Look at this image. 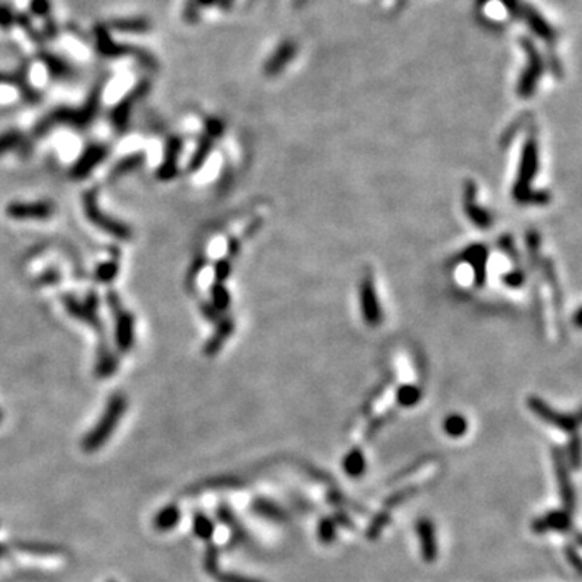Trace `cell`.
Segmentation results:
<instances>
[{
	"label": "cell",
	"instance_id": "obj_24",
	"mask_svg": "<svg viewBox=\"0 0 582 582\" xmlns=\"http://www.w3.org/2000/svg\"><path fill=\"white\" fill-rule=\"evenodd\" d=\"M343 471L349 477H358L366 473V458L361 448H353L351 452L345 456L343 459Z\"/></svg>",
	"mask_w": 582,
	"mask_h": 582
},
{
	"label": "cell",
	"instance_id": "obj_40",
	"mask_svg": "<svg viewBox=\"0 0 582 582\" xmlns=\"http://www.w3.org/2000/svg\"><path fill=\"white\" fill-rule=\"evenodd\" d=\"M217 582H262L258 579L248 578V576L237 574V573H227V571H219V573L214 576Z\"/></svg>",
	"mask_w": 582,
	"mask_h": 582
},
{
	"label": "cell",
	"instance_id": "obj_4",
	"mask_svg": "<svg viewBox=\"0 0 582 582\" xmlns=\"http://www.w3.org/2000/svg\"><path fill=\"white\" fill-rule=\"evenodd\" d=\"M107 304L115 321V343L120 353H128L134 345V316L125 309L118 293H107Z\"/></svg>",
	"mask_w": 582,
	"mask_h": 582
},
{
	"label": "cell",
	"instance_id": "obj_49",
	"mask_svg": "<svg viewBox=\"0 0 582 582\" xmlns=\"http://www.w3.org/2000/svg\"><path fill=\"white\" fill-rule=\"evenodd\" d=\"M5 553H7V547H5V545L0 543V558H2Z\"/></svg>",
	"mask_w": 582,
	"mask_h": 582
},
{
	"label": "cell",
	"instance_id": "obj_8",
	"mask_svg": "<svg viewBox=\"0 0 582 582\" xmlns=\"http://www.w3.org/2000/svg\"><path fill=\"white\" fill-rule=\"evenodd\" d=\"M552 458H553V464H555V474H557V479H558L561 501H563L564 510L573 515L576 510V492H574L573 480H571L569 466L566 464L564 455L560 448H553Z\"/></svg>",
	"mask_w": 582,
	"mask_h": 582
},
{
	"label": "cell",
	"instance_id": "obj_31",
	"mask_svg": "<svg viewBox=\"0 0 582 582\" xmlns=\"http://www.w3.org/2000/svg\"><path fill=\"white\" fill-rule=\"evenodd\" d=\"M443 431L447 432L450 437H461L468 431V421L459 414H452L445 419L443 422Z\"/></svg>",
	"mask_w": 582,
	"mask_h": 582
},
{
	"label": "cell",
	"instance_id": "obj_5",
	"mask_svg": "<svg viewBox=\"0 0 582 582\" xmlns=\"http://www.w3.org/2000/svg\"><path fill=\"white\" fill-rule=\"evenodd\" d=\"M83 206H85V214L89 222L96 225L97 228H101L102 232L109 233L110 237L128 241L131 240V228L128 225H125L118 220L109 217L107 214H104L101 209H99L97 204V193L96 191H86L85 196H83Z\"/></svg>",
	"mask_w": 582,
	"mask_h": 582
},
{
	"label": "cell",
	"instance_id": "obj_6",
	"mask_svg": "<svg viewBox=\"0 0 582 582\" xmlns=\"http://www.w3.org/2000/svg\"><path fill=\"white\" fill-rule=\"evenodd\" d=\"M151 91V81L149 80H141L136 83V85L130 89V91L125 94V96L120 99L112 110H110V123H112L113 130L117 133H125L128 130L131 112L136 106V102H139L141 99L146 97Z\"/></svg>",
	"mask_w": 582,
	"mask_h": 582
},
{
	"label": "cell",
	"instance_id": "obj_42",
	"mask_svg": "<svg viewBox=\"0 0 582 582\" xmlns=\"http://www.w3.org/2000/svg\"><path fill=\"white\" fill-rule=\"evenodd\" d=\"M183 20L186 23H196L199 20V5L194 0H186L183 7Z\"/></svg>",
	"mask_w": 582,
	"mask_h": 582
},
{
	"label": "cell",
	"instance_id": "obj_25",
	"mask_svg": "<svg viewBox=\"0 0 582 582\" xmlns=\"http://www.w3.org/2000/svg\"><path fill=\"white\" fill-rule=\"evenodd\" d=\"M146 162V154L144 152H134V154L125 155L123 159H120L117 164H115L112 173H110V178H118L127 175V173L139 169Z\"/></svg>",
	"mask_w": 582,
	"mask_h": 582
},
{
	"label": "cell",
	"instance_id": "obj_13",
	"mask_svg": "<svg viewBox=\"0 0 582 582\" xmlns=\"http://www.w3.org/2000/svg\"><path fill=\"white\" fill-rule=\"evenodd\" d=\"M39 59L46 67L47 75L52 81H73L76 78V70L65 57H62L55 52L41 50Z\"/></svg>",
	"mask_w": 582,
	"mask_h": 582
},
{
	"label": "cell",
	"instance_id": "obj_26",
	"mask_svg": "<svg viewBox=\"0 0 582 582\" xmlns=\"http://www.w3.org/2000/svg\"><path fill=\"white\" fill-rule=\"evenodd\" d=\"M193 532L198 539L209 542L216 534V524L202 511H196L193 515Z\"/></svg>",
	"mask_w": 582,
	"mask_h": 582
},
{
	"label": "cell",
	"instance_id": "obj_34",
	"mask_svg": "<svg viewBox=\"0 0 582 582\" xmlns=\"http://www.w3.org/2000/svg\"><path fill=\"white\" fill-rule=\"evenodd\" d=\"M396 398H398V403H400L401 406H414L419 401V398H421V392L417 390V387L406 385V387H401L400 390H398Z\"/></svg>",
	"mask_w": 582,
	"mask_h": 582
},
{
	"label": "cell",
	"instance_id": "obj_17",
	"mask_svg": "<svg viewBox=\"0 0 582 582\" xmlns=\"http://www.w3.org/2000/svg\"><path fill=\"white\" fill-rule=\"evenodd\" d=\"M416 531L419 542H421V555L426 563H434L437 560L438 547H437V537H435V527L434 522L427 518H421L416 522Z\"/></svg>",
	"mask_w": 582,
	"mask_h": 582
},
{
	"label": "cell",
	"instance_id": "obj_10",
	"mask_svg": "<svg viewBox=\"0 0 582 582\" xmlns=\"http://www.w3.org/2000/svg\"><path fill=\"white\" fill-rule=\"evenodd\" d=\"M107 155H109V148L106 144H101V143L89 144L88 148L81 152L80 159L73 164L71 170H70L71 178H75V180H83V178L89 176L94 170H96L97 165H101L102 162L107 159Z\"/></svg>",
	"mask_w": 582,
	"mask_h": 582
},
{
	"label": "cell",
	"instance_id": "obj_9",
	"mask_svg": "<svg viewBox=\"0 0 582 582\" xmlns=\"http://www.w3.org/2000/svg\"><path fill=\"white\" fill-rule=\"evenodd\" d=\"M527 406L531 408V410L536 413V416L542 419V421L552 424L560 431L563 432H568V434H573L576 432V429L579 426V419L578 417H573L569 416V414H561L558 411H555L553 408H550L547 403L539 400L536 396H531L527 400Z\"/></svg>",
	"mask_w": 582,
	"mask_h": 582
},
{
	"label": "cell",
	"instance_id": "obj_22",
	"mask_svg": "<svg viewBox=\"0 0 582 582\" xmlns=\"http://www.w3.org/2000/svg\"><path fill=\"white\" fill-rule=\"evenodd\" d=\"M251 508H253V511L256 513V515L269 519V521L285 522L288 519L285 510L277 505V503L267 500V498H262V497L254 498Z\"/></svg>",
	"mask_w": 582,
	"mask_h": 582
},
{
	"label": "cell",
	"instance_id": "obj_38",
	"mask_svg": "<svg viewBox=\"0 0 582 582\" xmlns=\"http://www.w3.org/2000/svg\"><path fill=\"white\" fill-rule=\"evenodd\" d=\"M204 568H206V573L211 576H216L220 568H219V548L216 545H211L206 552V560H204Z\"/></svg>",
	"mask_w": 582,
	"mask_h": 582
},
{
	"label": "cell",
	"instance_id": "obj_45",
	"mask_svg": "<svg viewBox=\"0 0 582 582\" xmlns=\"http://www.w3.org/2000/svg\"><path fill=\"white\" fill-rule=\"evenodd\" d=\"M15 547L20 550H25V552H34V553H54L55 548L50 547V545H39V543H17Z\"/></svg>",
	"mask_w": 582,
	"mask_h": 582
},
{
	"label": "cell",
	"instance_id": "obj_16",
	"mask_svg": "<svg viewBox=\"0 0 582 582\" xmlns=\"http://www.w3.org/2000/svg\"><path fill=\"white\" fill-rule=\"evenodd\" d=\"M183 149V139L178 138V136H170L167 139L165 151H164V160L159 165V170H157L155 176L159 178L160 181H169L172 178L176 176L178 173V157L181 154Z\"/></svg>",
	"mask_w": 582,
	"mask_h": 582
},
{
	"label": "cell",
	"instance_id": "obj_12",
	"mask_svg": "<svg viewBox=\"0 0 582 582\" xmlns=\"http://www.w3.org/2000/svg\"><path fill=\"white\" fill-rule=\"evenodd\" d=\"M5 214L15 220H46L54 216V206L50 202H10Z\"/></svg>",
	"mask_w": 582,
	"mask_h": 582
},
{
	"label": "cell",
	"instance_id": "obj_11",
	"mask_svg": "<svg viewBox=\"0 0 582 582\" xmlns=\"http://www.w3.org/2000/svg\"><path fill=\"white\" fill-rule=\"evenodd\" d=\"M223 133V125L220 120L217 118H209L206 122V128H204V136L199 141L196 151H194V154L190 160V172H196L202 167L204 162L211 154V151L214 148V139L220 138Z\"/></svg>",
	"mask_w": 582,
	"mask_h": 582
},
{
	"label": "cell",
	"instance_id": "obj_33",
	"mask_svg": "<svg viewBox=\"0 0 582 582\" xmlns=\"http://www.w3.org/2000/svg\"><path fill=\"white\" fill-rule=\"evenodd\" d=\"M118 275V262L117 261H109L102 262L101 265L97 267L96 270V279L102 283H110L115 280V277Z\"/></svg>",
	"mask_w": 582,
	"mask_h": 582
},
{
	"label": "cell",
	"instance_id": "obj_48",
	"mask_svg": "<svg viewBox=\"0 0 582 582\" xmlns=\"http://www.w3.org/2000/svg\"><path fill=\"white\" fill-rule=\"evenodd\" d=\"M194 2H196L199 7H211V5L216 4L217 0H194Z\"/></svg>",
	"mask_w": 582,
	"mask_h": 582
},
{
	"label": "cell",
	"instance_id": "obj_30",
	"mask_svg": "<svg viewBox=\"0 0 582 582\" xmlns=\"http://www.w3.org/2000/svg\"><path fill=\"white\" fill-rule=\"evenodd\" d=\"M217 516H219L220 521H222L223 524H227V526H228L230 529H232V532H233V539H235V540H241V539H244V532H243V529L240 527L238 521H237V519H235V515H233L232 510H230V508H228L227 505H220V506L217 508Z\"/></svg>",
	"mask_w": 582,
	"mask_h": 582
},
{
	"label": "cell",
	"instance_id": "obj_1",
	"mask_svg": "<svg viewBox=\"0 0 582 582\" xmlns=\"http://www.w3.org/2000/svg\"><path fill=\"white\" fill-rule=\"evenodd\" d=\"M102 91H104V83L99 81L96 86L91 89L86 102L83 106L78 107H57L50 110L49 113L46 115L43 120H39L38 125L34 127V134L36 136H44L57 127H71L75 130L85 131L89 125L94 123L96 120L99 109H101V101H102Z\"/></svg>",
	"mask_w": 582,
	"mask_h": 582
},
{
	"label": "cell",
	"instance_id": "obj_14",
	"mask_svg": "<svg viewBox=\"0 0 582 582\" xmlns=\"http://www.w3.org/2000/svg\"><path fill=\"white\" fill-rule=\"evenodd\" d=\"M531 527L536 534H545L548 531L568 532L573 527V515L566 510H552L545 516L534 519Z\"/></svg>",
	"mask_w": 582,
	"mask_h": 582
},
{
	"label": "cell",
	"instance_id": "obj_39",
	"mask_svg": "<svg viewBox=\"0 0 582 582\" xmlns=\"http://www.w3.org/2000/svg\"><path fill=\"white\" fill-rule=\"evenodd\" d=\"M29 12L38 18H49L52 12L50 0H29Z\"/></svg>",
	"mask_w": 582,
	"mask_h": 582
},
{
	"label": "cell",
	"instance_id": "obj_32",
	"mask_svg": "<svg viewBox=\"0 0 582 582\" xmlns=\"http://www.w3.org/2000/svg\"><path fill=\"white\" fill-rule=\"evenodd\" d=\"M212 301H214V309H216L217 312H223L225 309L230 306V295H228L227 288L223 286V283H214Z\"/></svg>",
	"mask_w": 582,
	"mask_h": 582
},
{
	"label": "cell",
	"instance_id": "obj_29",
	"mask_svg": "<svg viewBox=\"0 0 582 582\" xmlns=\"http://www.w3.org/2000/svg\"><path fill=\"white\" fill-rule=\"evenodd\" d=\"M337 526L335 519L332 516H325L319 521L317 526V537L324 545H330L337 537Z\"/></svg>",
	"mask_w": 582,
	"mask_h": 582
},
{
	"label": "cell",
	"instance_id": "obj_46",
	"mask_svg": "<svg viewBox=\"0 0 582 582\" xmlns=\"http://www.w3.org/2000/svg\"><path fill=\"white\" fill-rule=\"evenodd\" d=\"M566 557H568V561L571 564H573V568L576 569V573L581 574L582 573V566H581V557H579V552L578 548H574L573 545H569V547H566Z\"/></svg>",
	"mask_w": 582,
	"mask_h": 582
},
{
	"label": "cell",
	"instance_id": "obj_19",
	"mask_svg": "<svg viewBox=\"0 0 582 582\" xmlns=\"http://www.w3.org/2000/svg\"><path fill=\"white\" fill-rule=\"evenodd\" d=\"M181 521V510L175 503H169L162 510L155 513L154 519H152V526L157 532H169L172 529L178 526Z\"/></svg>",
	"mask_w": 582,
	"mask_h": 582
},
{
	"label": "cell",
	"instance_id": "obj_51",
	"mask_svg": "<svg viewBox=\"0 0 582 582\" xmlns=\"http://www.w3.org/2000/svg\"><path fill=\"white\" fill-rule=\"evenodd\" d=\"M0 421H2V413H0Z\"/></svg>",
	"mask_w": 582,
	"mask_h": 582
},
{
	"label": "cell",
	"instance_id": "obj_37",
	"mask_svg": "<svg viewBox=\"0 0 582 582\" xmlns=\"http://www.w3.org/2000/svg\"><path fill=\"white\" fill-rule=\"evenodd\" d=\"M15 17L17 13L13 12V8L8 4L0 2V29L10 31L15 28Z\"/></svg>",
	"mask_w": 582,
	"mask_h": 582
},
{
	"label": "cell",
	"instance_id": "obj_15",
	"mask_svg": "<svg viewBox=\"0 0 582 582\" xmlns=\"http://www.w3.org/2000/svg\"><path fill=\"white\" fill-rule=\"evenodd\" d=\"M536 172H537V146H536V141L529 139L522 152L521 175H519V181H516V188H515V198L519 199L521 202H524V191H526V185Z\"/></svg>",
	"mask_w": 582,
	"mask_h": 582
},
{
	"label": "cell",
	"instance_id": "obj_18",
	"mask_svg": "<svg viewBox=\"0 0 582 582\" xmlns=\"http://www.w3.org/2000/svg\"><path fill=\"white\" fill-rule=\"evenodd\" d=\"M97 346V358H96V375L99 379H109L115 372L118 370V358L117 354L112 353L106 342H102Z\"/></svg>",
	"mask_w": 582,
	"mask_h": 582
},
{
	"label": "cell",
	"instance_id": "obj_2",
	"mask_svg": "<svg viewBox=\"0 0 582 582\" xmlns=\"http://www.w3.org/2000/svg\"><path fill=\"white\" fill-rule=\"evenodd\" d=\"M128 400L123 393H115L109 398L106 410H104L102 416L96 422L92 431H89L85 438L81 442V448L85 450L86 453H94L97 452L99 448L104 447L109 442V438L112 437L115 429L122 421L125 411H127Z\"/></svg>",
	"mask_w": 582,
	"mask_h": 582
},
{
	"label": "cell",
	"instance_id": "obj_27",
	"mask_svg": "<svg viewBox=\"0 0 582 582\" xmlns=\"http://www.w3.org/2000/svg\"><path fill=\"white\" fill-rule=\"evenodd\" d=\"M293 54H295V47L291 44H282L274 55L270 57L269 60H267L265 64V73L267 75H275V73H279L288 60L291 59Z\"/></svg>",
	"mask_w": 582,
	"mask_h": 582
},
{
	"label": "cell",
	"instance_id": "obj_47",
	"mask_svg": "<svg viewBox=\"0 0 582 582\" xmlns=\"http://www.w3.org/2000/svg\"><path fill=\"white\" fill-rule=\"evenodd\" d=\"M0 85H13V75L0 71Z\"/></svg>",
	"mask_w": 582,
	"mask_h": 582
},
{
	"label": "cell",
	"instance_id": "obj_3",
	"mask_svg": "<svg viewBox=\"0 0 582 582\" xmlns=\"http://www.w3.org/2000/svg\"><path fill=\"white\" fill-rule=\"evenodd\" d=\"M92 34H94V46H96L97 54L104 57V59H122V57L131 55V57H134V59H138L144 67L154 68L155 65L154 57L143 49H138V47L115 43V41L112 39V36H110L107 25H96L92 29Z\"/></svg>",
	"mask_w": 582,
	"mask_h": 582
},
{
	"label": "cell",
	"instance_id": "obj_20",
	"mask_svg": "<svg viewBox=\"0 0 582 582\" xmlns=\"http://www.w3.org/2000/svg\"><path fill=\"white\" fill-rule=\"evenodd\" d=\"M109 29H115L118 33H131V34H143L149 33L152 29V23L144 17H134V18H115L110 20L107 25Z\"/></svg>",
	"mask_w": 582,
	"mask_h": 582
},
{
	"label": "cell",
	"instance_id": "obj_28",
	"mask_svg": "<svg viewBox=\"0 0 582 582\" xmlns=\"http://www.w3.org/2000/svg\"><path fill=\"white\" fill-rule=\"evenodd\" d=\"M23 148H26V139L22 131L8 130L0 134V155L10 151H22Z\"/></svg>",
	"mask_w": 582,
	"mask_h": 582
},
{
	"label": "cell",
	"instance_id": "obj_44",
	"mask_svg": "<svg viewBox=\"0 0 582 582\" xmlns=\"http://www.w3.org/2000/svg\"><path fill=\"white\" fill-rule=\"evenodd\" d=\"M41 34H43L44 41H54L57 38V34H59V26H57V23L50 17L46 18V23L43 26V29H41Z\"/></svg>",
	"mask_w": 582,
	"mask_h": 582
},
{
	"label": "cell",
	"instance_id": "obj_43",
	"mask_svg": "<svg viewBox=\"0 0 582 582\" xmlns=\"http://www.w3.org/2000/svg\"><path fill=\"white\" fill-rule=\"evenodd\" d=\"M230 270H232V265H230L228 259L219 261L216 265V272H214V277H216V282L214 283H223V280L230 275Z\"/></svg>",
	"mask_w": 582,
	"mask_h": 582
},
{
	"label": "cell",
	"instance_id": "obj_50",
	"mask_svg": "<svg viewBox=\"0 0 582 582\" xmlns=\"http://www.w3.org/2000/svg\"><path fill=\"white\" fill-rule=\"evenodd\" d=\"M107 582H117V581H113V579H110V581H107Z\"/></svg>",
	"mask_w": 582,
	"mask_h": 582
},
{
	"label": "cell",
	"instance_id": "obj_41",
	"mask_svg": "<svg viewBox=\"0 0 582 582\" xmlns=\"http://www.w3.org/2000/svg\"><path fill=\"white\" fill-rule=\"evenodd\" d=\"M417 492V489L416 487H408V489H405V490H401V492H396V494H393L390 498H388L387 500V508L388 506H396V505H400V503H403L405 500H408V498H411L414 494H416Z\"/></svg>",
	"mask_w": 582,
	"mask_h": 582
},
{
	"label": "cell",
	"instance_id": "obj_21",
	"mask_svg": "<svg viewBox=\"0 0 582 582\" xmlns=\"http://www.w3.org/2000/svg\"><path fill=\"white\" fill-rule=\"evenodd\" d=\"M235 324L230 321V319H225V321L219 322L216 332L212 333V337L209 338V342L204 345V354L206 356H214L219 353V349L222 348L223 343L227 342V338L233 333Z\"/></svg>",
	"mask_w": 582,
	"mask_h": 582
},
{
	"label": "cell",
	"instance_id": "obj_7",
	"mask_svg": "<svg viewBox=\"0 0 582 582\" xmlns=\"http://www.w3.org/2000/svg\"><path fill=\"white\" fill-rule=\"evenodd\" d=\"M62 303H64L67 312L71 317H75L80 322H85L102 335L104 324L101 321V316H99V300L96 293H89L85 301H78L71 295H65L62 298Z\"/></svg>",
	"mask_w": 582,
	"mask_h": 582
},
{
	"label": "cell",
	"instance_id": "obj_35",
	"mask_svg": "<svg viewBox=\"0 0 582 582\" xmlns=\"http://www.w3.org/2000/svg\"><path fill=\"white\" fill-rule=\"evenodd\" d=\"M388 522H390V511H382L380 515L369 524V527H367V539L374 540L379 537Z\"/></svg>",
	"mask_w": 582,
	"mask_h": 582
},
{
	"label": "cell",
	"instance_id": "obj_36",
	"mask_svg": "<svg viewBox=\"0 0 582 582\" xmlns=\"http://www.w3.org/2000/svg\"><path fill=\"white\" fill-rule=\"evenodd\" d=\"M574 471L579 469L581 466V440L578 435H573L568 445V463Z\"/></svg>",
	"mask_w": 582,
	"mask_h": 582
},
{
	"label": "cell",
	"instance_id": "obj_23",
	"mask_svg": "<svg viewBox=\"0 0 582 582\" xmlns=\"http://www.w3.org/2000/svg\"><path fill=\"white\" fill-rule=\"evenodd\" d=\"M361 298H363L364 301V316L367 319V322H370V325H377L380 322V307H379V303H377V296L374 293V288H372V283L369 280H366L364 286L361 288Z\"/></svg>",
	"mask_w": 582,
	"mask_h": 582
}]
</instances>
